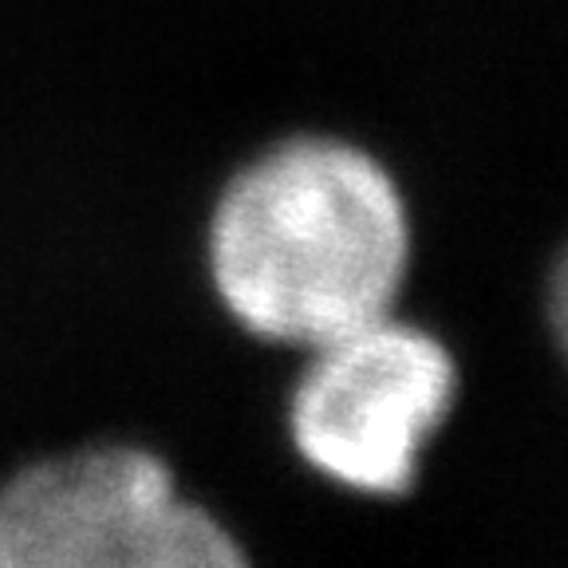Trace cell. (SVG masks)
Segmentation results:
<instances>
[{"instance_id":"obj_2","label":"cell","mask_w":568,"mask_h":568,"mask_svg":"<svg viewBox=\"0 0 568 568\" xmlns=\"http://www.w3.org/2000/svg\"><path fill=\"white\" fill-rule=\"evenodd\" d=\"M245 549L190 501L166 458L103 443L0 486V568H237Z\"/></svg>"},{"instance_id":"obj_1","label":"cell","mask_w":568,"mask_h":568,"mask_svg":"<svg viewBox=\"0 0 568 568\" xmlns=\"http://www.w3.org/2000/svg\"><path fill=\"white\" fill-rule=\"evenodd\" d=\"M410 253L395 174L332 134L284 139L245 162L205 225V268L230 320L296 352L390 316Z\"/></svg>"},{"instance_id":"obj_3","label":"cell","mask_w":568,"mask_h":568,"mask_svg":"<svg viewBox=\"0 0 568 568\" xmlns=\"http://www.w3.org/2000/svg\"><path fill=\"white\" fill-rule=\"evenodd\" d=\"M288 395V443L312 474L364 497H403L458 403V364L399 312L308 347Z\"/></svg>"}]
</instances>
